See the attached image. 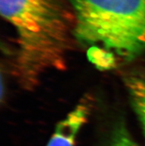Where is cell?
Instances as JSON below:
<instances>
[{
  "instance_id": "cell-2",
  "label": "cell",
  "mask_w": 145,
  "mask_h": 146,
  "mask_svg": "<svg viewBox=\"0 0 145 146\" xmlns=\"http://www.w3.org/2000/svg\"><path fill=\"white\" fill-rule=\"evenodd\" d=\"M74 36L85 47L102 48L121 61L145 53V0H70Z\"/></svg>"
},
{
  "instance_id": "cell-3",
  "label": "cell",
  "mask_w": 145,
  "mask_h": 146,
  "mask_svg": "<svg viewBox=\"0 0 145 146\" xmlns=\"http://www.w3.org/2000/svg\"><path fill=\"white\" fill-rule=\"evenodd\" d=\"M92 104L89 98H84L57 124L55 131L47 146H75L78 133L86 124Z\"/></svg>"
},
{
  "instance_id": "cell-5",
  "label": "cell",
  "mask_w": 145,
  "mask_h": 146,
  "mask_svg": "<svg viewBox=\"0 0 145 146\" xmlns=\"http://www.w3.org/2000/svg\"><path fill=\"white\" fill-rule=\"evenodd\" d=\"M87 56L90 61L100 70H109L116 65V58L102 48L97 47L89 48Z\"/></svg>"
},
{
  "instance_id": "cell-1",
  "label": "cell",
  "mask_w": 145,
  "mask_h": 146,
  "mask_svg": "<svg viewBox=\"0 0 145 146\" xmlns=\"http://www.w3.org/2000/svg\"><path fill=\"white\" fill-rule=\"evenodd\" d=\"M1 14L17 33L15 75L33 90L49 70H64L75 18L60 0H0Z\"/></svg>"
},
{
  "instance_id": "cell-4",
  "label": "cell",
  "mask_w": 145,
  "mask_h": 146,
  "mask_svg": "<svg viewBox=\"0 0 145 146\" xmlns=\"http://www.w3.org/2000/svg\"><path fill=\"white\" fill-rule=\"evenodd\" d=\"M124 82L131 104L142 125L145 137V80L142 76L131 75L125 78Z\"/></svg>"
},
{
  "instance_id": "cell-6",
  "label": "cell",
  "mask_w": 145,
  "mask_h": 146,
  "mask_svg": "<svg viewBox=\"0 0 145 146\" xmlns=\"http://www.w3.org/2000/svg\"><path fill=\"white\" fill-rule=\"evenodd\" d=\"M109 146H139L129 133L124 122H120L115 127L110 137Z\"/></svg>"
}]
</instances>
